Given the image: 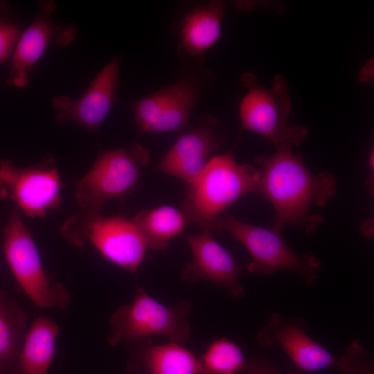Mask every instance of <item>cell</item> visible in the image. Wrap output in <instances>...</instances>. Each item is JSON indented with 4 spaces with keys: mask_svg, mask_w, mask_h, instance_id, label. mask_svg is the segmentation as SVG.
I'll list each match as a JSON object with an SVG mask.
<instances>
[{
    "mask_svg": "<svg viewBox=\"0 0 374 374\" xmlns=\"http://www.w3.org/2000/svg\"><path fill=\"white\" fill-rule=\"evenodd\" d=\"M260 168L257 192L266 197L275 211L270 228L280 233L285 224L302 227L311 235L323 221L314 208L321 207L337 195V179L329 171L312 173L303 157L292 149H278L271 156H258Z\"/></svg>",
    "mask_w": 374,
    "mask_h": 374,
    "instance_id": "cell-1",
    "label": "cell"
},
{
    "mask_svg": "<svg viewBox=\"0 0 374 374\" xmlns=\"http://www.w3.org/2000/svg\"><path fill=\"white\" fill-rule=\"evenodd\" d=\"M260 179V170L238 163L233 150L214 155L198 176L186 184L180 209L188 224L217 231L222 213L241 197L257 192Z\"/></svg>",
    "mask_w": 374,
    "mask_h": 374,
    "instance_id": "cell-2",
    "label": "cell"
},
{
    "mask_svg": "<svg viewBox=\"0 0 374 374\" xmlns=\"http://www.w3.org/2000/svg\"><path fill=\"white\" fill-rule=\"evenodd\" d=\"M215 82L204 62L183 63L171 83L130 103L138 135L184 131L196 106Z\"/></svg>",
    "mask_w": 374,
    "mask_h": 374,
    "instance_id": "cell-3",
    "label": "cell"
},
{
    "mask_svg": "<svg viewBox=\"0 0 374 374\" xmlns=\"http://www.w3.org/2000/svg\"><path fill=\"white\" fill-rule=\"evenodd\" d=\"M60 231L77 247L91 244L105 258L134 276L148 250L137 226L123 216L81 211L70 216Z\"/></svg>",
    "mask_w": 374,
    "mask_h": 374,
    "instance_id": "cell-4",
    "label": "cell"
},
{
    "mask_svg": "<svg viewBox=\"0 0 374 374\" xmlns=\"http://www.w3.org/2000/svg\"><path fill=\"white\" fill-rule=\"evenodd\" d=\"M240 83L247 89L239 105L244 130L262 135L276 150L301 145L308 135L304 125H287L292 106L288 93V81L282 75L274 77L272 85L261 86L252 73H244Z\"/></svg>",
    "mask_w": 374,
    "mask_h": 374,
    "instance_id": "cell-5",
    "label": "cell"
},
{
    "mask_svg": "<svg viewBox=\"0 0 374 374\" xmlns=\"http://www.w3.org/2000/svg\"><path fill=\"white\" fill-rule=\"evenodd\" d=\"M150 158L148 150L138 143L100 151L75 188V199L82 211L100 213L107 201L121 199L131 193Z\"/></svg>",
    "mask_w": 374,
    "mask_h": 374,
    "instance_id": "cell-6",
    "label": "cell"
},
{
    "mask_svg": "<svg viewBox=\"0 0 374 374\" xmlns=\"http://www.w3.org/2000/svg\"><path fill=\"white\" fill-rule=\"evenodd\" d=\"M216 229L228 233L249 251L252 260L246 270L249 273L269 275L279 271H294L310 287L321 272V262L316 256L297 253L287 245L283 233L270 227L242 222L230 215H222Z\"/></svg>",
    "mask_w": 374,
    "mask_h": 374,
    "instance_id": "cell-7",
    "label": "cell"
},
{
    "mask_svg": "<svg viewBox=\"0 0 374 374\" xmlns=\"http://www.w3.org/2000/svg\"><path fill=\"white\" fill-rule=\"evenodd\" d=\"M3 251L19 285L42 308L65 309L71 302L67 288L53 283L44 269L33 238L15 207L3 230Z\"/></svg>",
    "mask_w": 374,
    "mask_h": 374,
    "instance_id": "cell-8",
    "label": "cell"
},
{
    "mask_svg": "<svg viewBox=\"0 0 374 374\" xmlns=\"http://www.w3.org/2000/svg\"><path fill=\"white\" fill-rule=\"evenodd\" d=\"M190 312V305L187 302L166 305L138 287L132 302L121 306L110 317L107 342L115 346L162 335L169 341L183 344L190 332L187 321Z\"/></svg>",
    "mask_w": 374,
    "mask_h": 374,
    "instance_id": "cell-9",
    "label": "cell"
},
{
    "mask_svg": "<svg viewBox=\"0 0 374 374\" xmlns=\"http://www.w3.org/2000/svg\"><path fill=\"white\" fill-rule=\"evenodd\" d=\"M61 188L58 168L51 154L26 167H18L8 159L0 162V199L13 201L28 217H44L48 211L59 208Z\"/></svg>",
    "mask_w": 374,
    "mask_h": 374,
    "instance_id": "cell-10",
    "label": "cell"
},
{
    "mask_svg": "<svg viewBox=\"0 0 374 374\" xmlns=\"http://www.w3.org/2000/svg\"><path fill=\"white\" fill-rule=\"evenodd\" d=\"M228 132L215 116H202L196 126L184 132L156 166V170L190 183L215 152L227 142Z\"/></svg>",
    "mask_w": 374,
    "mask_h": 374,
    "instance_id": "cell-11",
    "label": "cell"
},
{
    "mask_svg": "<svg viewBox=\"0 0 374 374\" xmlns=\"http://www.w3.org/2000/svg\"><path fill=\"white\" fill-rule=\"evenodd\" d=\"M120 57L112 59L77 98L62 95L53 98L55 121L60 125L72 121L89 132L97 133L116 100Z\"/></svg>",
    "mask_w": 374,
    "mask_h": 374,
    "instance_id": "cell-12",
    "label": "cell"
},
{
    "mask_svg": "<svg viewBox=\"0 0 374 374\" xmlns=\"http://www.w3.org/2000/svg\"><path fill=\"white\" fill-rule=\"evenodd\" d=\"M33 21L22 31L12 55L11 69L7 78L9 86L25 88L35 65L52 43L69 46L76 37L72 24H55L51 17L55 3L42 1Z\"/></svg>",
    "mask_w": 374,
    "mask_h": 374,
    "instance_id": "cell-13",
    "label": "cell"
},
{
    "mask_svg": "<svg viewBox=\"0 0 374 374\" xmlns=\"http://www.w3.org/2000/svg\"><path fill=\"white\" fill-rule=\"evenodd\" d=\"M225 6L222 1L188 3L178 12L171 30L183 63L204 62L206 52L219 39Z\"/></svg>",
    "mask_w": 374,
    "mask_h": 374,
    "instance_id": "cell-14",
    "label": "cell"
},
{
    "mask_svg": "<svg viewBox=\"0 0 374 374\" xmlns=\"http://www.w3.org/2000/svg\"><path fill=\"white\" fill-rule=\"evenodd\" d=\"M192 258L182 268L181 278L195 283L206 280L224 288L233 297L242 298L243 267L208 231L185 236Z\"/></svg>",
    "mask_w": 374,
    "mask_h": 374,
    "instance_id": "cell-15",
    "label": "cell"
},
{
    "mask_svg": "<svg viewBox=\"0 0 374 374\" xmlns=\"http://www.w3.org/2000/svg\"><path fill=\"white\" fill-rule=\"evenodd\" d=\"M256 341L265 347L280 346L295 366L304 371H319L337 364L338 359L308 335L300 319L272 313L258 332Z\"/></svg>",
    "mask_w": 374,
    "mask_h": 374,
    "instance_id": "cell-16",
    "label": "cell"
},
{
    "mask_svg": "<svg viewBox=\"0 0 374 374\" xmlns=\"http://www.w3.org/2000/svg\"><path fill=\"white\" fill-rule=\"evenodd\" d=\"M59 326L41 316L28 328L12 374H48L55 355Z\"/></svg>",
    "mask_w": 374,
    "mask_h": 374,
    "instance_id": "cell-17",
    "label": "cell"
},
{
    "mask_svg": "<svg viewBox=\"0 0 374 374\" xmlns=\"http://www.w3.org/2000/svg\"><path fill=\"white\" fill-rule=\"evenodd\" d=\"M131 348L149 374H202L199 359L190 350L175 342L154 346L137 345Z\"/></svg>",
    "mask_w": 374,
    "mask_h": 374,
    "instance_id": "cell-18",
    "label": "cell"
},
{
    "mask_svg": "<svg viewBox=\"0 0 374 374\" xmlns=\"http://www.w3.org/2000/svg\"><path fill=\"white\" fill-rule=\"evenodd\" d=\"M131 220L143 235L148 249L157 251L166 250L170 240L179 235L188 224L181 209L170 205L143 209Z\"/></svg>",
    "mask_w": 374,
    "mask_h": 374,
    "instance_id": "cell-19",
    "label": "cell"
},
{
    "mask_svg": "<svg viewBox=\"0 0 374 374\" xmlns=\"http://www.w3.org/2000/svg\"><path fill=\"white\" fill-rule=\"evenodd\" d=\"M26 314L6 292L0 290V374L12 368L27 332Z\"/></svg>",
    "mask_w": 374,
    "mask_h": 374,
    "instance_id": "cell-20",
    "label": "cell"
},
{
    "mask_svg": "<svg viewBox=\"0 0 374 374\" xmlns=\"http://www.w3.org/2000/svg\"><path fill=\"white\" fill-rule=\"evenodd\" d=\"M199 359L202 374H238L247 366L240 346L226 337L213 341Z\"/></svg>",
    "mask_w": 374,
    "mask_h": 374,
    "instance_id": "cell-21",
    "label": "cell"
},
{
    "mask_svg": "<svg viewBox=\"0 0 374 374\" xmlns=\"http://www.w3.org/2000/svg\"><path fill=\"white\" fill-rule=\"evenodd\" d=\"M336 367L341 374H374L371 355L359 338L347 346Z\"/></svg>",
    "mask_w": 374,
    "mask_h": 374,
    "instance_id": "cell-22",
    "label": "cell"
},
{
    "mask_svg": "<svg viewBox=\"0 0 374 374\" xmlns=\"http://www.w3.org/2000/svg\"><path fill=\"white\" fill-rule=\"evenodd\" d=\"M22 31L17 22L0 16V62L12 55Z\"/></svg>",
    "mask_w": 374,
    "mask_h": 374,
    "instance_id": "cell-23",
    "label": "cell"
},
{
    "mask_svg": "<svg viewBox=\"0 0 374 374\" xmlns=\"http://www.w3.org/2000/svg\"><path fill=\"white\" fill-rule=\"evenodd\" d=\"M247 374H273L271 372L264 368L253 369Z\"/></svg>",
    "mask_w": 374,
    "mask_h": 374,
    "instance_id": "cell-24",
    "label": "cell"
},
{
    "mask_svg": "<svg viewBox=\"0 0 374 374\" xmlns=\"http://www.w3.org/2000/svg\"><path fill=\"white\" fill-rule=\"evenodd\" d=\"M287 374H299V373H293V372H289Z\"/></svg>",
    "mask_w": 374,
    "mask_h": 374,
    "instance_id": "cell-25",
    "label": "cell"
}]
</instances>
